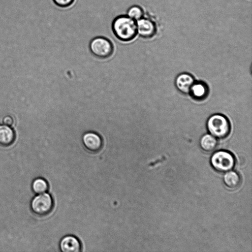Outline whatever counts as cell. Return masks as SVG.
<instances>
[{
  "mask_svg": "<svg viewBox=\"0 0 252 252\" xmlns=\"http://www.w3.org/2000/svg\"><path fill=\"white\" fill-rule=\"evenodd\" d=\"M111 28L115 36L123 42L130 41L137 35L136 21L126 14L115 17L112 21Z\"/></svg>",
  "mask_w": 252,
  "mask_h": 252,
  "instance_id": "6da1fadb",
  "label": "cell"
},
{
  "mask_svg": "<svg viewBox=\"0 0 252 252\" xmlns=\"http://www.w3.org/2000/svg\"><path fill=\"white\" fill-rule=\"evenodd\" d=\"M207 128L210 134L216 138H224L229 134L230 124L223 115L215 114L210 116L207 122Z\"/></svg>",
  "mask_w": 252,
  "mask_h": 252,
  "instance_id": "7a4b0ae2",
  "label": "cell"
},
{
  "mask_svg": "<svg viewBox=\"0 0 252 252\" xmlns=\"http://www.w3.org/2000/svg\"><path fill=\"white\" fill-rule=\"evenodd\" d=\"M91 53L99 59H106L113 54L114 46L112 42L103 36H96L93 38L89 44Z\"/></svg>",
  "mask_w": 252,
  "mask_h": 252,
  "instance_id": "3957f363",
  "label": "cell"
},
{
  "mask_svg": "<svg viewBox=\"0 0 252 252\" xmlns=\"http://www.w3.org/2000/svg\"><path fill=\"white\" fill-rule=\"evenodd\" d=\"M54 207V201L49 193L44 192L37 194L32 200L31 208L32 211L39 216L49 214Z\"/></svg>",
  "mask_w": 252,
  "mask_h": 252,
  "instance_id": "277c9868",
  "label": "cell"
},
{
  "mask_svg": "<svg viewBox=\"0 0 252 252\" xmlns=\"http://www.w3.org/2000/svg\"><path fill=\"white\" fill-rule=\"evenodd\" d=\"M212 167L217 171L225 172L232 169L235 164L233 155L225 151H219L213 154L211 158Z\"/></svg>",
  "mask_w": 252,
  "mask_h": 252,
  "instance_id": "5b68a950",
  "label": "cell"
},
{
  "mask_svg": "<svg viewBox=\"0 0 252 252\" xmlns=\"http://www.w3.org/2000/svg\"><path fill=\"white\" fill-rule=\"evenodd\" d=\"M82 144L89 152L95 153L102 149L103 140L101 137L94 131H88L83 134L82 137Z\"/></svg>",
  "mask_w": 252,
  "mask_h": 252,
  "instance_id": "8992f818",
  "label": "cell"
},
{
  "mask_svg": "<svg viewBox=\"0 0 252 252\" xmlns=\"http://www.w3.org/2000/svg\"><path fill=\"white\" fill-rule=\"evenodd\" d=\"M137 34L144 38L152 37L156 33L157 27L156 24L152 20L142 18L136 21Z\"/></svg>",
  "mask_w": 252,
  "mask_h": 252,
  "instance_id": "52a82bcc",
  "label": "cell"
},
{
  "mask_svg": "<svg viewBox=\"0 0 252 252\" xmlns=\"http://www.w3.org/2000/svg\"><path fill=\"white\" fill-rule=\"evenodd\" d=\"M59 246L60 251L63 252H79L82 250L80 240L71 235L63 236L60 240Z\"/></svg>",
  "mask_w": 252,
  "mask_h": 252,
  "instance_id": "ba28073f",
  "label": "cell"
},
{
  "mask_svg": "<svg viewBox=\"0 0 252 252\" xmlns=\"http://www.w3.org/2000/svg\"><path fill=\"white\" fill-rule=\"evenodd\" d=\"M189 93L194 99L202 100L208 96L209 88L207 85L203 82L194 81Z\"/></svg>",
  "mask_w": 252,
  "mask_h": 252,
  "instance_id": "9c48e42d",
  "label": "cell"
},
{
  "mask_svg": "<svg viewBox=\"0 0 252 252\" xmlns=\"http://www.w3.org/2000/svg\"><path fill=\"white\" fill-rule=\"evenodd\" d=\"M194 82L193 76L187 73L179 74L175 80L177 88L184 94H189L190 89Z\"/></svg>",
  "mask_w": 252,
  "mask_h": 252,
  "instance_id": "30bf717a",
  "label": "cell"
},
{
  "mask_svg": "<svg viewBox=\"0 0 252 252\" xmlns=\"http://www.w3.org/2000/svg\"><path fill=\"white\" fill-rule=\"evenodd\" d=\"M15 133L14 130L9 126L0 125V144L3 146H9L14 141Z\"/></svg>",
  "mask_w": 252,
  "mask_h": 252,
  "instance_id": "8fae6325",
  "label": "cell"
},
{
  "mask_svg": "<svg viewBox=\"0 0 252 252\" xmlns=\"http://www.w3.org/2000/svg\"><path fill=\"white\" fill-rule=\"evenodd\" d=\"M200 145L204 151L211 152L216 148L217 140L216 137L211 134H206L201 138Z\"/></svg>",
  "mask_w": 252,
  "mask_h": 252,
  "instance_id": "7c38bea8",
  "label": "cell"
},
{
  "mask_svg": "<svg viewBox=\"0 0 252 252\" xmlns=\"http://www.w3.org/2000/svg\"><path fill=\"white\" fill-rule=\"evenodd\" d=\"M223 181L225 185L231 189H235L239 187L241 182V179L236 172L228 171L223 176Z\"/></svg>",
  "mask_w": 252,
  "mask_h": 252,
  "instance_id": "4fadbf2b",
  "label": "cell"
},
{
  "mask_svg": "<svg viewBox=\"0 0 252 252\" xmlns=\"http://www.w3.org/2000/svg\"><path fill=\"white\" fill-rule=\"evenodd\" d=\"M49 188V185L44 179L42 178H35L32 182V189L36 194L46 192Z\"/></svg>",
  "mask_w": 252,
  "mask_h": 252,
  "instance_id": "5bb4252c",
  "label": "cell"
},
{
  "mask_svg": "<svg viewBox=\"0 0 252 252\" xmlns=\"http://www.w3.org/2000/svg\"><path fill=\"white\" fill-rule=\"evenodd\" d=\"M126 15L137 21L144 17V11L140 6L134 5L128 8Z\"/></svg>",
  "mask_w": 252,
  "mask_h": 252,
  "instance_id": "9a60e30c",
  "label": "cell"
},
{
  "mask_svg": "<svg viewBox=\"0 0 252 252\" xmlns=\"http://www.w3.org/2000/svg\"><path fill=\"white\" fill-rule=\"evenodd\" d=\"M75 0H53L54 3L58 7L67 8L71 6Z\"/></svg>",
  "mask_w": 252,
  "mask_h": 252,
  "instance_id": "2e32d148",
  "label": "cell"
},
{
  "mask_svg": "<svg viewBox=\"0 0 252 252\" xmlns=\"http://www.w3.org/2000/svg\"><path fill=\"white\" fill-rule=\"evenodd\" d=\"M2 121L4 125L9 126H11L13 123V119L10 116H5L3 118Z\"/></svg>",
  "mask_w": 252,
  "mask_h": 252,
  "instance_id": "e0dca14e",
  "label": "cell"
}]
</instances>
